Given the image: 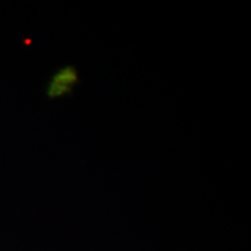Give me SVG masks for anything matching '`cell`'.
Returning a JSON list of instances; mask_svg holds the SVG:
<instances>
[{
  "label": "cell",
  "mask_w": 251,
  "mask_h": 251,
  "mask_svg": "<svg viewBox=\"0 0 251 251\" xmlns=\"http://www.w3.org/2000/svg\"><path fill=\"white\" fill-rule=\"evenodd\" d=\"M78 84H79V74L77 69L74 65H67L55 72L47 87V93L50 99L63 98L71 94Z\"/></svg>",
  "instance_id": "1"
}]
</instances>
